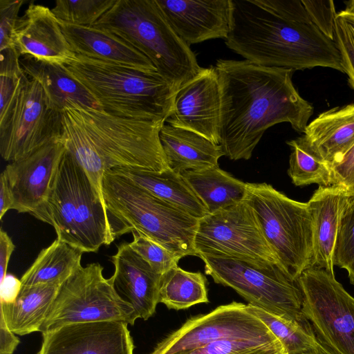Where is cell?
Segmentation results:
<instances>
[{
  "label": "cell",
  "instance_id": "10",
  "mask_svg": "<svg viewBox=\"0 0 354 354\" xmlns=\"http://www.w3.org/2000/svg\"><path fill=\"white\" fill-rule=\"evenodd\" d=\"M98 263L81 266L59 287L39 332L65 325L104 321L133 325L138 319L130 303L115 290Z\"/></svg>",
  "mask_w": 354,
  "mask_h": 354
},
{
  "label": "cell",
  "instance_id": "40",
  "mask_svg": "<svg viewBox=\"0 0 354 354\" xmlns=\"http://www.w3.org/2000/svg\"><path fill=\"white\" fill-rule=\"evenodd\" d=\"M333 185L341 187L354 197V146L340 161L330 166Z\"/></svg>",
  "mask_w": 354,
  "mask_h": 354
},
{
  "label": "cell",
  "instance_id": "12",
  "mask_svg": "<svg viewBox=\"0 0 354 354\" xmlns=\"http://www.w3.org/2000/svg\"><path fill=\"white\" fill-rule=\"evenodd\" d=\"M61 112L49 104L41 84L26 73L12 103L0 118V153L6 161L17 160L44 145L60 140Z\"/></svg>",
  "mask_w": 354,
  "mask_h": 354
},
{
  "label": "cell",
  "instance_id": "22",
  "mask_svg": "<svg viewBox=\"0 0 354 354\" xmlns=\"http://www.w3.org/2000/svg\"><path fill=\"white\" fill-rule=\"evenodd\" d=\"M351 198L341 187L319 186L307 202L313 219V266L334 273L333 253L339 218Z\"/></svg>",
  "mask_w": 354,
  "mask_h": 354
},
{
  "label": "cell",
  "instance_id": "32",
  "mask_svg": "<svg viewBox=\"0 0 354 354\" xmlns=\"http://www.w3.org/2000/svg\"><path fill=\"white\" fill-rule=\"evenodd\" d=\"M291 148L288 174L296 186L316 183L333 185L330 165L303 144L298 138L287 141Z\"/></svg>",
  "mask_w": 354,
  "mask_h": 354
},
{
  "label": "cell",
  "instance_id": "6",
  "mask_svg": "<svg viewBox=\"0 0 354 354\" xmlns=\"http://www.w3.org/2000/svg\"><path fill=\"white\" fill-rule=\"evenodd\" d=\"M93 26L136 48L178 89L203 69L189 45L175 32L156 0H116Z\"/></svg>",
  "mask_w": 354,
  "mask_h": 354
},
{
  "label": "cell",
  "instance_id": "30",
  "mask_svg": "<svg viewBox=\"0 0 354 354\" xmlns=\"http://www.w3.org/2000/svg\"><path fill=\"white\" fill-rule=\"evenodd\" d=\"M206 283L201 272L187 271L177 266L162 274L158 301L176 310L208 303Z\"/></svg>",
  "mask_w": 354,
  "mask_h": 354
},
{
  "label": "cell",
  "instance_id": "4",
  "mask_svg": "<svg viewBox=\"0 0 354 354\" xmlns=\"http://www.w3.org/2000/svg\"><path fill=\"white\" fill-rule=\"evenodd\" d=\"M102 193L115 239L137 232L182 258L196 256L198 218L111 170L104 174Z\"/></svg>",
  "mask_w": 354,
  "mask_h": 354
},
{
  "label": "cell",
  "instance_id": "17",
  "mask_svg": "<svg viewBox=\"0 0 354 354\" xmlns=\"http://www.w3.org/2000/svg\"><path fill=\"white\" fill-rule=\"evenodd\" d=\"M128 325L115 321L65 325L42 334L37 354H133Z\"/></svg>",
  "mask_w": 354,
  "mask_h": 354
},
{
  "label": "cell",
  "instance_id": "39",
  "mask_svg": "<svg viewBox=\"0 0 354 354\" xmlns=\"http://www.w3.org/2000/svg\"><path fill=\"white\" fill-rule=\"evenodd\" d=\"M334 41L340 54L344 71L354 90V37L337 15Z\"/></svg>",
  "mask_w": 354,
  "mask_h": 354
},
{
  "label": "cell",
  "instance_id": "23",
  "mask_svg": "<svg viewBox=\"0 0 354 354\" xmlns=\"http://www.w3.org/2000/svg\"><path fill=\"white\" fill-rule=\"evenodd\" d=\"M330 166L354 146V103L319 114L297 138Z\"/></svg>",
  "mask_w": 354,
  "mask_h": 354
},
{
  "label": "cell",
  "instance_id": "29",
  "mask_svg": "<svg viewBox=\"0 0 354 354\" xmlns=\"http://www.w3.org/2000/svg\"><path fill=\"white\" fill-rule=\"evenodd\" d=\"M84 252L56 239L42 249L21 277L24 286L39 284L61 286L81 266Z\"/></svg>",
  "mask_w": 354,
  "mask_h": 354
},
{
  "label": "cell",
  "instance_id": "28",
  "mask_svg": "<svg viewBox=\"0 0 354 354\" xmlns=\"http://www.w3.org/2000/svg\"><path fill=\"white\" fill-rule=\"evenodd\" d=\"M209 213L242 201L246 195L244 183L218 166L200 171H186L181 174Z\"/></svg>",
  "mask_w": 354,
  "mask_h": 354
},
{
  "label": "cell",
  "instance_id": "7",
  "mask_svg": "<svg viewBox=\"0 0 354 354\" xmlns=\"http://www.w3.org/2000/svg\"><path fill=\"white\" fill-rule=\"evenodd\" d=\"M57 239L96 252L115 239L105 204L80 165L65 150L48 198Z\"/></svg>",
  "mask_w": 354,
  "mask_h": 354
},
{
  "label": "cell",
  "instance_id": "26",
  "mask_svg": "<svg viewBox=\"0 0 354 354\" xmlns=\"http://www.w3.org/2000/svg\"><path fill=\"white\" fill-rule=\"evenodd\" d=\"M19 63L24 72L41 84L54 109L62 112L71 103L102 109L91 94L61 65L28 55L21 56Z\"/></svg>",
  "mask_w": 354,
  "mask_h": 354
},
{
  "label": "cell",
  "instance_id": "36",
  "mask_svg": "<svg viewBox=\"0 0 354 354\" xmlns=\"http://www.w3.org/2000/svg\"><path fill=\"white\" fill-rule=\"evenodd\" d=\"M133 240L129 243L138 254L158 273L162 274L178 266L181 257L137 232H132Z\"/></svg>",
  "mask_w": 354,
  "mask_h": 354
},
{
  "label": "cell",
  "instance_id": "27",
  "mask_svg": "<svg viewBox=\"0 0 354 354\" xmlns=\"http://www.w3.org/2000/svg\"><path fill=\"white\" fill-rule=\"evenodd\" d=\"M60 286H22L16 300L0 304V319L13 333L25 335L39 332Z\"/></svg>",
  "mask_w": 354,
  "mask_h": 354
},
{
  "label": "cell",
  "instance_id": "16",
  "mask_svg": "<svg viewBox=\"0 0 354 354\" xmlns=\"http://www.w3.org/2000/svg\"><path fill=\"white\" fill-rule=\"evenodd\" d=\"M165 122L220 145L221 91L215 67L203 68L178 89Z\"/></svg>",
  "mask_w": 354,
  "mask_h": 354
},
{
  "label": "cell",
  "instance_id": "21",
  "mask_svg": "<svg viewBox=\"0 0 354 354\" xmlns=\"http://www.w3.org/2000/svg\"><path fill=\"white\" fill-rule=\"evenodd\" d=\"M72 50L78 55L147 72L158 71L141 52L113 34L94 27L59 21Z\"/></svg>",
  "mask_w": 354,
  "mask_h": 354
},
{
  "label": "cell",
  "instance_id": "44",
  "mask_svg": "<svg viewBox=\"0 0 354 354\" xmlns=\"http://www.w3.org/2000/svg\"><path fill=\"white\" fill-rule=\"evenodd\" d=\"M20 341L8 328L3 319H0V354H12Z\"/></svg>",
  "mask_w": 354,
  "mask_h": 354
},
{
  "label": "cell",
  "instance_id": "9",
  "mask_svg": "<svg viewBox=\"0 0 354 354\" xmlns=\"http://www.w3.org/2000/svg\"><path fill=\"white\" fill-rule=\"evenodd\" d=\"M215 283L234 289L249 304L299 323L310 322L303 313L298 282L281 263L255 265L224 258L200 257Z\"/></svg>",
  "mask_w": 354,
  "mask_h": 354
},
{
  "label": "cell",
  "instance_id": "2",
  "mask_svg": "<svg viewBox=\"0 0 354 354\" xmlns=\"http://www.w3.org/2000/svg\"><path fill=\"white\" fill-rule=\"evenodd\" d=\"M225 43L245 60L268 67L321 66L344 73L335 41L311 21L301 1L230 0Z\"/></svg>",
  "mask_w": 354,
  "mask_h": 354
},
{
  "label": "cell",
  "instance_id": "24",
  "mask_svg": "<svg viewBox=\"0 0 354 354\" xmlns=\"http://www.w3.org/2000/svg\"><path fill=\"white\" fill-rule=\"evenodd\" d=\"M159 137L169 168L178 174L218 166L219 158L224 156L220 145L165 122Z\"/></svg>",
  "mask_w": 354,
  "mask_h": 354
},
{
  "label": "cell",
  "instance_id": "5",
  "mask_svg": "<svg viewBox=\"0 0 354 354\" xmlns=\"http://www.w3.org/2000/svg\"><path fill=\"white\" fill-rule=\"evenodd\" d=\"M61 66L108 113L165 120L171 112L178 88L158 71H142L78 55Z\"/></svg>",
  "mask_w": 354,
  "mask_h": 354
},
{
  "label": "cell",
  "instance_id": "43",
  "mask_svg": "<svg viewBox=\"0 0 354 354\" xmlns=\"http://www.w3.org/2000/svg\"><path fill=\"white\" fill-rule=\"evenodd\" d=\"M15 248L11 238L3 229L0 230V281L7 274L8 263Z\"/></svg>",
  "mask_w": 354,
  "mask_h": 354
},
{
  "label": "cell",
  "instance_id": "20",
  "mask_svg": "<svg viewBox=\"0 0 354 354\" xmlns=\"http://www.w3.org/2000/svg\"><path fill=\"white\" fill-rule=\"evenodd\" d=\"M111 260L114 266L111 279L115 290L131 304L138 318L147 320L159 303L162 274L156 272L129 243L120 244Z\"/></svg>",
  "mask_w": 354,
  "mask_h": 354
},
{
  "label": "cell",
  "instance_id": "34",
  "mask_svg": "<svg viewBox=\"0 0 354 354\" xmlns=\"http://www.w3.org/2000/svg\"><path fill=\"white\" fill-rule=\"evenodd\" d=\"M185 354H286L276 337L223 339Z\"/></svg>",
  "mask_w": 354,
  "mask_h": 354
},
{
  "label": "cell",
  "instance_id": "15",
  "mask_svg": "<svg viewBox=\"0 0 354 354\" xmlns=\"http://www.w3.org/2000/svg\"><path fill=\"white\" fill-rule=\"evenodd\" d=\"M65 150L60 140H53L7 165L3 172L12 195V209L51 225L48 198Z\"/></svg>",
  "mask_w": 354,
  "mask_h": 354
},
{
  "label": "cell",
  "instance_id": "33",
  "mask_svg": "<svg viewBox=\"0 0 354 354\" xmlns=\"http://www.w3.org/2000/svg\"><path fill=\"white\" fill-rule=\"evenodd\" d=\"M116 0H57L51 11L59 21L93 26Z\"/></svg>",
  "mask_w": 354,
  "mask_h": 354
},
{
  "label": "cell",
  "instance_id": "47",
  "mask_svg": "<svg viewBox=\"0 0 354 354\" xmlns=\"http://www.w3.org/2000/svg\"><path fill=\"white\" fill-rule=\"evenodd\" d=\"M346 8L344 10L346 12L354 14V0L345 1Z\"/></svg>",
  "mask_w": 354,
  "mask_h": 354
},
{
  "label": "cell",
  "instance_id": "13",
  "mask_svg": "<svg viewBox=\"0 0 354 354\" xmlns=\"http://www.w3.org/2000/svg\"><path fill=\"white\" fill-rule=\"evenodd\" d=\"M297 280L318 341L333 354H354V297L323 268H308Z\"/></svg>",
  "mask_w": 354,
  "mask_h": 354
},
{
  "label": "cell",
  "instance_id": "45",
  "mask_svg": "<svg viewBox=\"0 0 354 354\" xmlns=\"http://www.w3.org/2000/svg\"><path fill=\"white\" fill-rule=\"evenodd\" d=\"M13 198L8 180L3 172L0 176V219L2 220L6 213L12 209Z\"/></svg>",
  "mask_w": 354,
  "mask_h": 354
},
{
  "label": "cell",
  "instance_id": "38",
  "mask_svg": "<svg viewBox=\"0 0 354 354\" xmlns=\"http://www.w3.org/2000/svg\"><path fill=\"white\" fill-rule=\"evenodd\" d=\"M24 0H0V50L15 48V30Z\"/></svg>",
  "mask_w": 354,
  "mask_h": 354
},
{
  "label": "cell",
  "instance_id": "42",
  "mask_svg": "<svg viewBox=\"0 0 354 354\" xmlns=\"http://www.w3.org/2000/svg\"><path fill=\"white\" fill-rule=\"evenodd\" d=\"M22 287L21 279L12 274H6L0 281V302L10 304L14 302Z\"/></svg>",
  "mask_w": 354,
  "mask_h": 354
},
{
  "label": "cell",
  "instance_id": "8",
  "mask_svg": "<svg viewBox=\"0 0 354 354\" xmlns=\"http://www.w3.org/2000/svg\"><path fill=\"white\" fill-rule=\"evenodd\" d=\"M245 198L282 266L295 279L313 267V219L308 203L292 200L266 183H247Z\"/></svg>",
  "mask_w": 354,
  "mask_h": 354
},
{
  "label": "cell",
  "instance_id": "14",
  "mask_svg": "<svg viewBox=\"0 0 354 354\" xmlns=\"http://www.w3.org/2000/svg\"><path fill=\"white\" fill-rule=\"evenodd\" d=\"M275 337L248 304L233 301L192 317L160 342L150 354H185L223 339Z\"/></svg>",
  "mask_w": 354,
  "mask_h": 354
},
{
  "label": "cell",
  "instance_id": "25",
  "mask_svg": "<svg viewBox=\"0 0 354 354\" xmlns=\"http://www.w3.org/2000/svg\"><path fill=\"white\" fill-rule=\"evenodd\" d=\"M110 170L198 219L209 214L184 176L169 168L162 171L132 167Z\"/></svg>",
  "mask_w": 354,
  "mask_h": 354
},
{
  "label": "cell",
  "instance_id": "11",
  "mask_svg": "<svg viewBox=\"0 0 354 354\" xmlns=\"http://www.w3.org/2000/svg\"><path fill=\"white\" fill-rule=\"evenodd\" d=\"M194 249L198 257L232 259L255 265L280 263L245 198L200 218Z\"/></svg>",
  "mask_w": 354,
  "mask_h": 354
},
{
  "label": "cell",
  "instance_id": "18",
  "mask_svg": "<svg viewBox=\"0 0 354 354\" xmlns=\"http://www.w3.org/2000/svg\"><path fill=\"white\" fill-rule=\"evenodd\" d=\"M175 32L188 45L227 38L230 0H156Z\"/></svg>",
  "mask_w": 354,
  "mask_h": 354
},
{
  "label": "cell",
  "instance_id": "41",
  "mask_svg": "<svg viewBox=\"0 0 354 354\" xmlns=\"http://www.w3.org/2000/svg\"><path fill=\"white\" fill-rule=\"evenodd\" d=\"M24 73L21 75L0 74V118L5 115L11 106Z\"/></svg>",
  "mask_w": 354,
  "mask_h": 354
},
{
  "label": "cell",
  "instance_id": "3",
  "mask_svg": "<svg viewBox=\"0 0 354 354\" xmlns=\"http://www.w3.org/2000/svg\"><path fill=\"white\" fill-rule=\"evenodd\" d=\"M61 114L60 141L83 168L103 203L106 171L118 167L169 169L159 137L165 120L121 117L75 103Z\"/></svg>",
  "mask_w": 354,
  "mask_h": 354
},
{
  "label": "cell",
  "instance_id": "31",
  "mask_svg": "<svg viewBox=\"0 0 354 354\" xmlns=\"http://www.w3.org/2000/svg\"><path fill=\"white\" fill-rule=\"evenodd\" d=\"M248 308L279 339L286 354L312 353L322 347L310 322L299 323L286 319L249 304Z\"/></svg>",
  "mask_w": 354,
  "mask_h": 354
},
{
  "label": "cell",
  "instance_id": "46",
  "mask_svg": "<svg viewBox=\"0 0 354 354\" xmlns=\"http://www.w3.org/2000/svg\"><path fill=\"white\" fill-rule=\"evenodd\" d=\"M337 15L343 21L353 37H354V14L346 12L344 10H341Z\"/></svg>",
  "mask_w": 354,
  "mask_h": 354
},
{
  "label": "cell",
  "instance_id": "19",
  "mask_svg": "<svg viewBox=\"0 0 354 354\" xmlns=\"http://www.w3.org/2000/svg\"><path fill=\"white\" fill-rule=\"evenodd\" d=\"M14 44L20 57L28 55L58 65L75 57L51 9L33 1L18 20Z\"/></svg>",
  "mask_w": 354,
  "mask_h": 354
},
{
  "label": "cell",
  "instance_id": "37",
  "mask_svg": "<svg viewBox=\"0 0 354 354\" xmlns=\"http://www.w3.org/2000/svg\"><path fill=\"white\" fill-rule=\"evenodd\" d=\"M313 24L328 38L335 40L337 13L333 1L301 0Z\"/></svg>",
  "mask_w": 354,
  "mask_h": 354
},
{
  "label": "cell",
  "instance_id": "35",
  "mask_svg": "<svg viewBox=\"0 0 354 354\" xmlns=\"http://www.w3.org/2000/svg\"><path fill=\"white\" fill-rule=\"evenodd\" d=\"M333 266L348 272L351 283L354 285V197L351 196L339 218L333 253Z\"/></svg>",
  "mask_w": 354,
  "mask_h": 354
},
{
  "label": "cell",
  "instance_id": "48",
  "mask_svg": "<svg viewBox=\"0 0 354 354\" xmlns=\"http://www.w3.org/2000/svg\"><path fill=\"white\" fill-rule=\"evenodd\" d=\"M304 354H333L329 349L322 345V347L317 351Z\"/></svg>",
  "mask_w": 354,
  "mask_h": 354
},
{
  "label": "cell",
  "instance_id": "1",
  "mask_svg": "<svg viewBox=\"0 0 354 354\" xmlns=\"http://www.w3.org/2000/svg\"><path fill=\"white\" fill-rule=\"evenodd\" d=\"M215 68L224 156L234 160L250 159L265 131L279 123L288 122L304 133L313 107L294 86V70L222 59Z\"/></svg>",
  "mask_w": 354,
  "mask_h": 354
}]
</instances>
